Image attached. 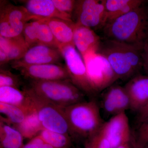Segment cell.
Here are the masks:
<instances>
[{
	"mask_svg": "<svg viewBox=\"0 0 148 148\" xmlns=\"http://www.w3.org/2000/svg\"><path fill=\"white\" fill-rule=\"evenodd\" d=\"M28 11L39 19L57 18L73 21L72 16L58 10L52 0H27L21 1Z\"/></svg>",
	"mask_w": 148,
	"mask_h": 148,
	"instance_id": "17",
	"label": "cell"
},
{
	"mask_svg": "<svg viewBox=\"0 0 148 148\" xmlns=\"http://www.w3.org/2000/svg\"><path fill=\"white\" fill-rule=\"evenodd\" d=\"M9 62L7 56L3 51L0 50V64L1 66Z\"/></svg>",
	"mask_w": 148,
	"mask_h": 148,
	"instance_id": "33",
	"label": "cell"
},
{
	"mask_svg": "<svg viewBox=\"0 0 148 148\" xmlns=\"http://www.w3.org/2000/svg\"><path fill=\"white\" fill-rule=\"evenodd\" d=\"M85 148H111L108 140L100 131L85 141Z\"/></svg>",
	"mask_w": 148,
	"mask_h": 148,
	"instance_id": "27",
	"label": "cell"
},
{
	"mask_svg": "<svg viewBox=\"0 0 148 148\" xmlns=\"http://www.w3.org/2000/svg\"><path fill=\"white\" fill-rule=\"evenodd\" d=\"M101 40L92 29L75 24L73 44L82 57L88 53L97 52Z\"/></svg>",
	"mask_w": 148,
	"mask_h": 148,
	"instance_id": "16",
	"label": "cell"
},
{
	"mask_svg": "<svg viewBox=\"0 0 148 148\" xmlns=\"http://www.w3.org/2000/svg\"><path fill=\"white\" fill-rule=\"evenodd\" d=\"M29 49L23 35L14 38L0 36V50L6 53L9 61L20 59Z\"/></svg>",
	"mask_w": 148,
	"mask_h": 148,
	"instance_id": "21",
	"label": "cell"
},
{
	"mask_svg": "<svg viewBox=\"0 0 148 148\" xmlns=\"http://www.w3.org/2000/svg\"><path fill=\"white\" fill-rule=\"evenodd\" d=\"M144 46L105 38L97 53L108 60L118 79H130L143 68Z\"/></svg>",
	"mask_w": 148,
	"mask_h": 148,
	"instance_id": "1",
	"label": "cell"
},
{
	"mask_svg": "<svg viewBox=\"0 0 148 148\" xmlns=\"http://www.w3.org/2000/svg\"><path fill=\"white\" fill-rule=\"evenodd\" d=\"M63 58L58 48L43 45H37L30 47L20 59L11 61L14 69L25 66L47 64H57Z\"/></svg>",
	"mask_w": 148,
	"mask_h": 148,
	"instance_id": "10",
	"label": "cell"
},
{
	"mask_svg": "<svg viewBox=\"0 0 148 148\" xmlns=\"http://www.w3.org/2000/svg\"><path fill=\"white\" fill-rule=\"evenodd\" d=\"M124 87L130 100V109L138 112L148 102V76L136 75Z\"/></svg>",
	"mask_w": 148,
	"mask_h": 148,
	"instance_id": "15",
	"label": "cell"
},
{
	"mask_svg": "<svg viewBox=\"0 0 148 148\" xmlns=\"http://www.w3.org/2000/svg\"><path fill=\"white\" fill-rule=\"evenodd\" d=\"M143 59V68L148 76V43L143 49L142 53Z\"/></svg>",
	"mask_w": 148,
	"mask_h": 148,
	"instance_id": "32",
	"label": "cell"
},
{
	"mask_svg": "<svg viewBox=\"0 0 148 148\" xmlns=\"http://www.w3.org/2000/svg\"><path fill=\"white\" fill-rule=\"evenodd\" d=\"M100 130L108 140L111 148L129 143L131 139L129 120L125 112L114 116L104 122Z\"/></svg>",
	"mask_w": 148,
	"mask_h": 148,
	"instance_id": "11",
	"label": "cell"
},
{
	"mask_svg": "<svg viewBox=\"0 0 148 148\" xmlns=\"http://www.w3.org/2000/svg\"><path fill=\"white\" fill-rule=\"evenodd\" d=\"M138 121L141 124L148 120V102L138 111Z\"/></svg>",
	"mask_w": 148,
	"mask_h": 148,
	"instance_id": "31",
	"label": "cell"
},
{
	"mask_svg": "<svg viewBox=\"0 0 148 148\" xmlns=\"http://www.w3.org/2000/svg\"><path fill=\"white\" fill-rule=\"evenodd\" d=\"M82 58L88 79L96 93L107 89L118 79L110 63L103 56L92 52Z\"/></svg>",
	"mask_w": 148,
	"mask_h": 148,
	"instance_id": "8",
	"label": "cell"
},
{
	"mask_svg": "<svg viewBox=\"0 0 148 148\" xmlns=\"http://www.w3.org/2000/svg\"><path fill=\"white\" fill-rule=\"evenodd\" d=\"M145 2L107 23L103 28L106 39L142 46L148 43V7Z\"/></svg>",
	"mask_w": 148,
	"mask_h": 148,
	"instance_id": "2",
	"label": "cell"
},
{
	"mask_svg": "<svg viewBox=\"0 0 148 148\" xmlns=\"http://www.w3.org/2000/svg\"><path fill=\"white\" fill-rule=\"evenodd\" d=\"M44 142L54 148H71L73 139L70 135L43 129L38 135Z\"/></svg>",
	"mask_w": 148,
	"mask_h": 148,
	"instance_id": "25",
	"label": "cell"
},
{
	"mask_svg": "<svg viewBox=\"0 0 148 148\" xmlns=\"http://www.w3.org/2000/svg\"><path fill=\"white\" fill-rule=\"evenodd\" d=\"M21 85L18 75L12 73L8 70L0 69V87L9 86L19 88Z\"/></svg>",
	"mask_w": 148,
	"mask_h": 148,
	"instance_id": "26",
	"label": "cell"
},
{
	"mask_svg": "<svg viewBox=\"0 0 148 148\" xmlns=\"http://www.w3.org/2000/svg\"><path fill=\"white\" fill-rule=\"evenodd\" d=\"M34 111L27 110L17 106L0 102V120L15 127L22 123L28 115Z\"/></svg>",
	"mask_w": 148,
	"mask_h": 148,
	"instance_id": "23",
	"label": "cell"
},
{
	"mask_svg": "<svg viewBox=\"0 0 148 148\" xmlns=\"http://www.w3.org/2000/svg\"><path fill=\"white\" fill-rule=\"evenodd\" d=\"M116 148H132L131 146H130V143H125V144H123V145H121L118 147Z\"/></svg>",
	"mask_w": 148,
	"mask_h": 148,
	"instance_id": "34",
	"label": "cell"
},
{
	"mask_svg": "<svg viewBox=\"0 0 148 148\" xmlns=\"http://www.w3.org/2000/svg\"><path fill=\"white\" fill-rule=\"evenodd\" d=\"M148 141V120L140 124L138 130V141L135 145L139 148H143L147 144Z\"/></svg>",
	"mask_w": 148,
	"mask_h": 148,
	"instance_id": "29",
	"label": "cell"
},
{
	"mask_svg": "<svg viewBox=\"0 0 148 148\" xmlns=\"http://www.w3.org/2000/svg\"><path fill=\"white\" fill-rule=\"evenodd\" d=\"M0 102L20 107L27 110H35L33 103L26 90L16 88L0 87Z\"/></svg>",
	"mask_w": 148,
	"mask_h": 148,
	"instance_id": "19",
	"label": "cell"
},
{
	"mask_svg": "<svg viewBox=\"0 0 148 148\" xmlns=\"http://www.w3.org/2000/svg\"><path fill=\"white\" fill-rule=\"evenodd\" d=\"M52 32L58 45V49L62 47L74 45L73 35L75 24L73 21H68L61 18H42Z\"/></svg>",
	"mask_w": 148,
	"mask_h": 148,
	"instance_id": "18",
	"label": "cell"
},
{
	"mask_svg": "<svg viewBox=\"0 0 148 148\" xmlns=\"http://www.w3.org/2000/svg\"><path fill=\"white\" fill-rule=\"evenodd\" d=\"M32 19H39L31 14L24 6L1 2L0 36L14 38L21 36L25 25Z\"/></svg>",
	"mask_w": 148,
	"mask_h": 148,
	"instance_id": "6",
	"label": "cell"
},
{
	"mask_svg": "<svg viewBox=\"0 0 148 148\" xmlns=\"http://www.w3.org/2000/svg\"><path fill=\"white\" fill-rule=\"evenodd\" d=\"M17 70L24 77L31 80L52 81L70 79L66 66L57 64L32 65Z\"/></svg>",
	"mask_w": 148,
	"mask_h": 148,
	"instance_id": "12",
	"label": "cell"
},
{
	"mask_svg": "<svg viewBox=\"0 0 148 148\" xmlns=\"http://www.w3.org/2000/svg\"><path fill=\"white\" fill-rule=\"evenodd\" d=\"M64 110L73 140L85 141L99 132L104 123L99 106L94 99L74 104Z\"/></svg>",
	"mask_w": 148,
	"mask_h": 148,
	"instance_id": "3",
	"label": "cell"
},
{
	"mask_svg": "<svg viewBox=\"0 0 148 148\" xmlns=\"http://www.w3.org/2000/svg\"><path fill=\"white\" fill-rule=\"evenodd\" d=\"M54 5L58 10L72 16L76 1L74 0H52Z\"/></svg>",
	"mask_w": 148,
	"mask_h": 148,
	"instance_id": "28",
	"label": "cell"
},
{
	"mask_svg": "<svg viewBox=\"0 0 148 148\" xmlns=\"http://www.w3.org/2000/svg\"><path fill=\"white\" fill-rule=\"evenodd\" d=\"M23 35L29 48L37 45H43L58 49L50 28L42 18L27 23Z\"/></svg>",
	"mask_w": 148,
	"mask_h": 148,
	"instance_id": "13",
	"label": "cell"
},
{
	"mask_svg": "<svg viewBox=\"0 0 148 148\" xmlns=\"http://www.w3.org/2000/svg\"><path fill=\"white\" fill-rule=\"evenodd\" d=\"M147 144L148 145V142H147Z\"/></svg>",
	"mask_w": 148,
	"mask_h": 148,
	"instance_id": "35",
	"label": "cell"
},
{
	"mask_svg": "<svg viewBox=\"0 0 148 148\" xmlns=\"http://www.w3.org/2000/svg\"><path fill=\"white\" fill-rule=\"evenodd\" d=\"M28 88L41 98L61 108L84 101V93L70 79L31 80Z\"/></svg>",
	"mask_w": 148,
	"mask_h": 148,
	"instance_id": "4",
	"label": "cell"
},
{
	"mask_svg": "<svg viewBox=\"0 0 148 148\" xmlns=\"http://www.w3.org/2000/svg\"><path fill=\"white\" fill-rule=\"evenodd\" d=\"M22 148H54L44 142L39 135L31 139Z\"/></svg>",
	"mask_w": 148,
	"mask_h": 148,
	"instance_id": "30",
	"label": "cell"
},
{
	"mask_svg": "<svg viewBox=\"0 0 148 148\" xmlns=\"http://www.w3.org/2000/svg\"><path fill=\"white\" fill-rule=\"evenodd\" d=\"M24 138L18 130L0 120V148H22Z\"/></svg>",
	"mask_w": 148,
	"mask_h": 148,
	"instance_id": "22",
	"label": "cell"
},
{
	"mask_svg": "<svg viewBox=\"0 0 148 148\" xmlns=\"http://www.w3.org/2000/svg\"><path fill=\"white\" fill-rule=\"evenodd\" d=\"M102 106L106 114L113 116L130 109V100L124 87L113 84L107 88Z\"/></svg>",
	"mask_w": 148,
	"mask_h": 148,
	"instance_id": "14",
	"label": "cell"
},
{
	"mask_svg": "<svg viewBox=\"0 0 148 148\" xmlns=\"http://www.w3.org/2000/svg\"><path fill=\"white\" fill-rule=\"evenodd\" d=\"M107 18L105 0L76 1L72 15L75 24L91 29H103L107 23Z\"/></svg>",
	"mask_w": 148,
	"mask_h": 148,
	"instance_id": "9",
	"label": "cell"
},
{
	"mask_svg": "<svg viewBox=\"0 0 148 148\" xmlns=\"http://www.w3.org/2000/svg\"><path fill=\"white\" fill-rule=\"evenodd\" d=\"M144 2L142 0H105L106 24L138 8Z\"/></svg>",
	"mask_w": 148,
	"mask_h": 148,
	"instance_id": "20",
	"label": "cell"
},
{
	"mask_svg": "<svg viewBox=\"0 0 148 148\" xmlns=\"http://www.w3.org/2000/svg\"><path fill=\"white\" fill-rule=\"evenodd\" d=\"M14 127L21 132L24 138L31 140L44 129L41 124L36 111L29 114L22 123Z\"/></svg>",
	"mask_w": 148,
	"mask_h": 148,
	"instance_id": "24",
	"label": "cell"
},
{
	"mask_svg": "<svg viewBox=\"0 0 148 148\" xmlns=\"http://www.w3.org/2000/svg\"></svg>",
	"mask_w": 148,
	"mask_h": 148,
	"instance_id": "36",
	"label": "cell"
},
{
	"mask_svg": "<svg viewBox=\"0 0 148 148\" xmlns=\"http://www.w3.org/2000/svg\"><path fill=\"white\" fill-rule=\"evenodd\" d=\"M25 90L32 101L44 129L70 135L64 109L41 98L28 88Z\"/></svg>",
	"mask_w": 148,
	"mask_h": 148,
	"instance_id": "5",
	"label": "cell"
},
{
	"mask_svg": "<svg viewBox=\"0 0 148 148\" xmlns=\"http://www.w3.org/2000/svg\"><path fill=\"white\" fill-rule=\"evenodd\" d=\"M59 49L66 62V67L72 83L85 95L90 97L95 96L97 93L88 79L83 58L74 45L64 46Z\"/></svg>",
	"mask_w": 148,
	"mask_h": 148,
	"instance_id": "7",
	"label": "cell"
}]
</instances>
